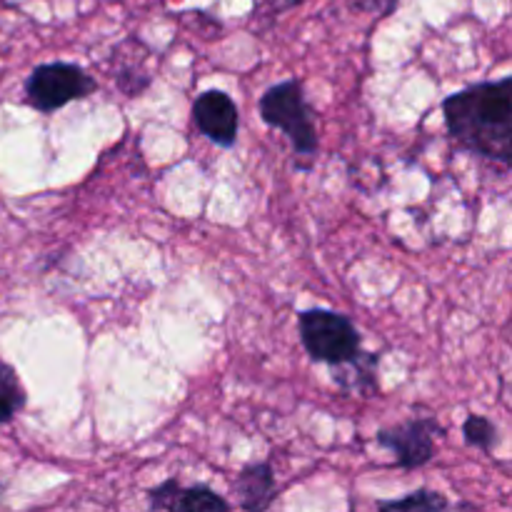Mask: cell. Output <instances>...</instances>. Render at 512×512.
Listing matches in <instances>:
<instances>
[{
	"label": "cell",
	"instance_id": "2",
	"mask_svg": "<svg viewBox=\"0 0 512 512\" xmlns=\"http://www.w3.org/2000/svg\"><path fill=\"white\" fill-rule=\"evenodd\" d=\"M260 118L270 128L283 130L293 143V150L303 158L318 153V130H315L313 108L305 100L303 85L298 80H285L273 85L260 98Z\"/></svg>",
	"mask_w": 512,
	"mask_h": 512
},
{
	"label": "cell",
	"instance_id": "4",
	"mask_svg": "<svg viewBox=\"0 0 512 512\" xmlns=\"http://www.w3.org/2000/svg\"><path fill=\"white\" fill-rule=\"evenodd\" d=\"M98 90V83L75 63H43L25 80V103L40 113H55L73 100H83Z\"/></svg>",
	"mask_w": 512,
	"mask_h": 512
},
{
	"label": "cell",
	"instance_id": "10",
	"mask_svg": "<svg viewBox=\"0 0 512 512\" xmlns=\"http://www.w3.org/2000/svg\"><path fill=\"white\" fill-rule=\"evenodd\" d=\"M463 438L470 448L490 453V450L495 448V443H498V428H495L493 420L485 418V415H468L463 423Z\"/></svg>",
	"mask_w": 512,
	"mask_h": 512
},
{
	"label": "cell",
	"instance_id": "1",
	"mask_svg": "<svg viewBox=\"0 0 512 512\" xmlns=\"http://www.w3.org/2000/svg\"><path fill=\"white\" fill-rule=\"evenodd\" d=\"M445 125L470 153L512 163V78L468 85L443 100Z\"/></svg>",
	"mask_w": 512,
	"mask_h": 512
},
{
	"label": "cell",
	"instance_id": "13",
	"mask_svg": "<svg viewBox=\"0 0 512 512\" xmlns=\"http://www.w3.org/2000/svg\"><path fill=\"white\" fill-rule=\"evenodd\" d=\"M285 3H293L295 5V3H303V0H285Z\"/></svg>",
	"mask_w": 512,
	"mask_h": 512
},
{
	"label": "cell",
	"instance_id": "8",
	"mask_svg": "<svg viewBox=\"0 0 512 512\" xmlns=\"http://www.w3.org/2000/svg\"><path fill=\"white\" fill-rule=\"evenodd\" d=\"M235 495L243 510L258 512L268 510L273 505L275 495H278V485H275L273 468L268 463H250L238 473L233 483Z\"/></svg>",
	"mask_w": 512,
	"mask_h": 512
},
{
	"label": "cell",
	"instance_id": "5",
	"mask_svg": "<svg viewBox=\"0 0 512 512\" xmlns=\"http://www.w3.org/2000/svg\"><path fill=\"white\" fill-rule=\"evenodd\" d=\"M443 428L435 418H410L405 423L383 428L378 433L380 448L395 455V463L405 470H415L428 465L438 453V438H443Z\"/></svg>",
	"mask_w": 512,
	"mask_h": 512
},
{
	"label": "cell",
	"instance_id": "3",
	"mask_svg": "<svg viewBox=\"0 0 512 512\" xmlns=\"http://www.w3.org/2000/svg\"><path fill=\"white\" fill-rule=\"evenodd\" d=\"M298 328L303 348L318 363L350 365L363 355L360 333L348 315L325 308H310L298 315Z\"/></svg>",
	"mask_w": 512,
	"mask_h": 512
},
{
	"label": "cell",
	"instance_id": "12",
	"mask_svg": "<svg viewBox=\"0 0 512 512\" xmlns=\"http://www.w3.org/2000/svg\"><path fill=\"white\" fill-rule=\"evenodd\" d=\"M355 8L365 10V13H378V15H390L398 8V0H355Z\"/></svg>",
	"mask_w": 512,
	"mask_h": 512
},
{
	"label": "cell",
	"instance_id": "9",
	"mask_svg": "<svg viewBox=\"0 0 512 512\" xmlns=\"http://www.w3.org/2000/svg\"><path fill=\"white\" fill-rule=\"evenodd\" d=\"M25 405V388L10 365L0 363V425L10 423Z\"/></svg>",
	"mask_w": 512,
	"mask_h": 512
},
{
	"label": "cell",
	"instance_id": "6",
	"mask_svg": "<svg viewBox=\"0 0 512 512\" xmlns=\"http://www.w3.org/2000/svg\"><path fill=\"white\" fill-rule=\"evenodd\" d=\"M193 120L200 133L218 148H233L238 143V105L223 90H203L193 100Z\"/></svg>",
	"mask_w": 512,
	"mask_h": 512
},
{
	"label": "cell",
	"instance_id": "7",
	"mask_svg": "<svg viewBox=\"0 0 512 512\" xmlns=\"http://www.w3.org/2000/svg\"><path fill=\"white\" fill-rule=\"evenodd\" d=\"M148 508L173 512H223L230 508V503L205 485L183 488L178 480H165L163 485L148 493Z\"/></svg>",
	"mask_w": 512,
	"mask_h": 512
},
{
	"label": "cell",
	"instance_id": "11",
	"mask_svg": "<svg viewBox=\"0 0 512 512\" xmlns=\"http://www.w3.org/2000/svg\"><path fill=\"white\" fill-rule=\"evenodd\" d=\"M378 508L383 510H448L450 503L443 498L440 493H435V490H418V493H410L405 495V498L400 500H385V503H380Z\"/></svg>",
	"mask_w": 512,
	"mask_h": 512
},
{
	"label": "cell",
	"instance_id": "14",
	"mask_svg": "<svg viewBox=\"0 0 512 512\" xmlns=\"http://www.w3.org/2000/svg\"><path fill=\"white\" fill-rule=\"evenodd\" d=\"M0 493H3V485H0Z\"/></svg>",
	"mask_w": 512,
	"mask_h": 512
}]
</instances>
